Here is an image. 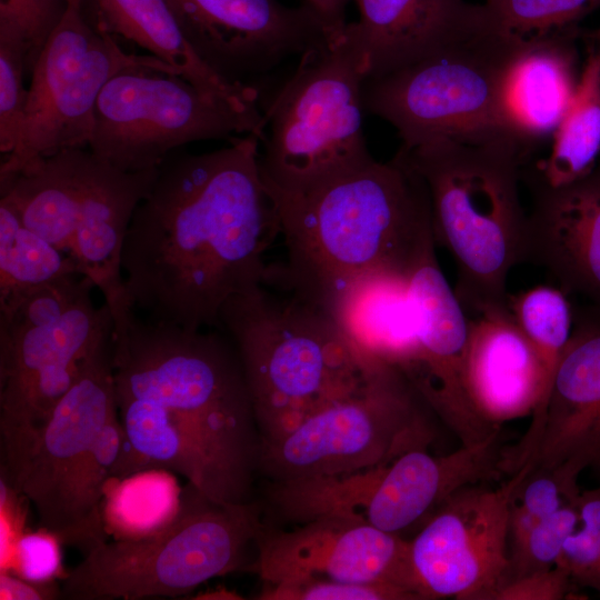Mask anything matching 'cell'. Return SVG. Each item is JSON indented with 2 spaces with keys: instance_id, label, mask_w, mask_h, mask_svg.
Instances as JSON below:
<instances>
[{
  "instance_id": "41",
  "label": "cell",
  "mask_w": 600,
  "mask_h": 600,
  "mask_svg": "<svg viewBox=\"0 0 600 600\" xmlns=\"http://www.w3.org/2000/svg\"><path fill=\"white\" fill-rule=\"evenodd\" d=\"M589 39L592 42V48L600 54V28L589 33Z\"/></svg>"
},
{
  "instance_id": "2",
  "label": "cell",
  "mask_w": 600,
  "mask_h": 600,
  "mask_svg": "<svg viewBox=\"0 0 600 600\" xmlns=\"http://www.w3.org/2000/svg\"><path fill=\"white\" fill-rule=\"evenodd\" d=\"M119 414L179 431L208 464L221 500L243 503L260 436L238 352L223 332L142 320L113 323Z\"/></svg>"
},
{
  "instance_id": "23",
  "label": "cell",
  "mask_w": 600,
  "mask_h": 600,
  "mask_svg": "<svg viewBox=\"0 0 600 600\" xmlns=\"http://www.w3.org/2000/svg\"><path fill=\"white\" fill-rule=\"evenodd\" d=\"M323 309L367 357L401 370L413 360L417 334L409 274L359 276L331 296Z\"/></svg>"
},
{
  "instance_id": "16",
  "label": "cell",
  "mask_w": 600,
  "mask_h": 600,
  "mask_svg": "<svg viewBox=\"0 0 600 600\" xmlns=\"http://www.w3.org/2000/svg\"><path fill=\"white\" fill-rule=\"evenodd\" d=\"M198 56L230 82L266 73L327 41L304 4L278 0H166ZM249 84V83H248Z\"/></svg>"
},
{
  "instance_id": "4",
  "label": "cell",
  "mask_w": 600,
  "mask_h": 600,
  "mask_svg": "<svg viewBox=\"0 0 600 600\" xmlns=\"http://www.w3.org/2000/svg\"><path fill=\"white\" fill-rule=\"evenodd\" d=\"M218 329L240 358L261 444L354 393L380 361L363 354L322 307L263 283L230 298Z\"/></svg>"
},
{
  "instance_id": "21",
  "label": "cell",
  "mask_w": 600,
  "mask_h": 600,
  "mask_svg": "<svg viewBox=\"0 0 600 600\" xmlns=\"http://www.w3.org/2000/svg\"><path fill=\"white\" fill-rule=\"evenodd\" d=\"M530 186L526 262L600 307V162L567 186Z\"/></svg>"
},
{
  "instance_id": "30",
  "label": "cell",
  "mask_w": 600,
  "mask_h": 600,
  "mask_svg": "<svg viewBox=\"0 0 600 600\" xmlns=\"http://www.w3.org/2000/svg\"><path fill=\"white\" fill-rule=\"evenodd\" d=\"M581 471L563 463L554 468H532L516 488L509 511V553L521 544L531 528L566 503H577V479Z\"/></svg>"
},
{
  "instance_id": "5",
  "label": "cell",
  "mask_w": 600,
  "mask_h": 600,
  "mask_svg": "<svg viewBox=\"0 0 600 600\" xmlns=\"http://www.w3.org/2000/svg\"><path fill=\"white\" fill-rule=\"evenodd\" d=\"M399 150L427 186L433 238L457 263L454 292L464 310L506 306L508 274L526 262L519 181L527 150L511 138H440Z\"/></svg>"
},
{
  "instance_id": "26",
  "label": "cell",
  "mask_w": 600,
  "mask_h": 600,
  "mask_svg": "<svg viewBox=\"0 0 600 600\" xmlns=\"http://www.w3.org/2000/svg\"><path fill=\"white\" fill-rule=\"evenodd\" d=\"M600 153V54L590 48L574 96L553 132L550 153L528 172L529 184L558 188L588 174Z\"/></svg>"
},
{
  "instance_id": "17",
  "label": "cell",
  "mask_w": 600,
  "mask_h": 600,
  "mask_svg": "<svg viewBox=\"0 0 600 600\" xmlns=\"http://www.w3.org/2000/svg\"><path fill=\"white\" fill-rule=\"evenodd\" d=\"M469 321L464 387L480 421L496 431L532 414L520 441L502 448L503 468L513 473L527 463L541 428L550 393L546 370L507 304L484 308Z\"/></svg>"
},
{
  "instance_id": "12",
  "label": "cell",
  "mask_w": 600,
  "mask_h": 600,
  "mask_svg": "<svg viewBox=\"0 0 600 600\" xmlns=\"http://www.w3.org/2000/svg\"><path fill=\"white\" fill-rule=\"evenodd\" d=\"M113 334L104 303L91 290L59 320L22 326L0 320L1 466L12 463L79 377L90 354Z\"/></svg>"
},
{
  "instance_id": "36",
  "label": "cell",
  "mask_w": 600,
  "mask_h": 600,
  "mask_svg": "<svg viewBox=\"0 0 600 600\" xmlns=\"http://www.w3.org/2000/svg\"><path fill=\"white\" fill-rule=\"evenodd\" d=\"M67 8L64 0H0V19L17 24L28 40L30 71Z\"/></svg>"
},
{
  "instance_id": "20",
  "label": "cell",
  "mask_w": 600,
  "mask_h": 600,
  "mask_svg": "<svg viewBox=\"0 0 600 600\" xmlns=\"http://www.w3.org/2000/svg\"><path fill=\"white\" fill-rule=\"evenodd\" d=\"M600 458V307L574 313L569 342L551 386L543 420L527 462L563 463L582 471Z\"/></svg>"
},
{
  "instance_id": "19",
  "label": "cell",
  "mask_w": 600,
  "mask_h": 600,
  "mask_svg": "<svg viewBox=\"0 0 600 600\" xmlns=\"http://www.w3.org/2000/svg\"><path fill=\"white\" fill-rule=\"evenodd\" d=\"M500 430L458 450L431 456L410 450L371 469L350 517L397 533L431 513L459 489L500 479Z\"/></svg>"
},
{
  "instance_id": "18",
  "label": "cell",
  "mask_w": 600,
  "mask_h": 600,
  "mask_svg": "<svg viewBox=\"0 0 600 600\" xmlns=\"http://www.w3.org/2000/svg\"><path fill=\"white\" fill-rule=\"evenodd\" d=\"M434 247L424 250L409 273L417 352L402 371L432 412L469 446L497 430L483 426L469 401L464 387L469 316L442 273Z\"/></svg>"
},
{
  "instance_id": "1",
  "label": "cell",
  "mask_w": 600,
  "mask_h": 600,
  "mask_svg": "<svg viewBox=\"0 0 600 600\" xmlns=\"http://www.w3.org/2000/svg\"><path fill=\"white\" fill-rule=\"evenodd\" d=\"M253 133L219 150L167 158L138 204L121 267L128 300L149 319L189 330L219 327L226 302L262 284L281 234Z\"/></svg>"
},
{
  "instance_id": "40",
  "label": "cell",
  "mask_w": 600,
  "mask_h": 600,
  "mask_svg": "<svg viewBox=\"0 0 600 600\" xmlns=\"http://www.w3.org/2000/svg\"><path fill=\"white\" fill-rule=\"evenodd\" d=\"M320 21L328 41L340 38L348 24L346 9L350 0H303Z\"/></svg>"
},
{
  "instance_id": "43",
  "label": "cell",
  "mask_w": 600,
  "mask_h": 600,
  "mask_svg": "<svg viewBox=\"0 0 600 600\" xmlns=\"http://www.w3.org/2000/svg\"><path fill=\"white\" fill-rule=\"evenodd\" d=\"M592 467H596L600 471V458L592 464Z\"/></svg>"
},
{
  "instance_id": "37",
  "label": "cell",
  "mask_w": 600,
  "mask_h": 600,
  "mask_svg": "<svg viewBox=\"0 0 600 600\" xmlns=\"http://www.w3.org/2000/svg\"><path fill=\"white\" fill-rule=\"evenodd\" d=\"M573 587L569 571L557 564L510 579L494 592L491 600H562L571 598Z\"/></svg>"
},
{
  "instance_id": "3",
  "label": "cell",
  "mask_w": 600,
  "mask_h": 600,
  "mask_svg": "<svg viewBox=\"0 0 600 600\" xmlns=\"http://www.w3.org/2000/svg\"><path fill=\"white\" fill-rule=\"evenodd\" d=\"M287 263L264 283L323 308L354 278L376 271L409 274L436 243L421 176L398 150L300 197L273 199Z\"/></svg>"
},
{
  "instance_id": "35",
  "label": "cell",
  "mask_w": 600,
  "mask_h": 600,
  "mask_svg": "<svg viewBox=\"0 0 600 600\" xmlns=\"http://www.w3.org/2000/svg\"><path fill=\"white\" fill-rule=\"evenodd\" d=\"M61 544L59 538L44 528L24 531L16 544L10 572L39 583L64 579L68 571L62 567Z\"/></svg>"
},
{
  "instance_id": "39",
  "label": "cell",
  "mask_w": 600,
  "mask_h": 600,
  "mask_svg": "<svg viewBox=\"0 0 600 600\" xmlns=\"http://www.w3.org/2000/svg\"><path fill=\"white\" fill-rule=\"evenodd\" d=\"M1 600H52L61 599L57 581L39 583L26 580L12 572H0Z\"/></svg>"
},
{
  "instance_id": "7",
  "label": "cell",
  "mask_w": 600,
  "mask_h": 600,
  "mask_svg": "<svg viewBox=\"0 0 600 600\" xmlns=\"http://www.w3.org/2000/svg\"><path fill=\"white\" fill-rule=\"evenodd\" d=\"M262 528L256 502H218L187 482L180 511L168 528L93 548L61 580V599L140 600L187 593L244 568L247 551Z\"/></svg>"
},
{
  "instance_id": "42",
  "label": "cell",
  "mask_w": 600,
  "mask_h": 600,
  "mask_svg": "<svg viewBox=\"0 0 600 600\" xmlns=\"http://www.w3.org/2000/svg\"><path fill=\"white\" fill-rule=\"evenodd\" d=\"M68 4H82V0H64Z\"/></svg>"
},
{
  "instance_id": "27",
  "label": "cell",
  "mask_w": 600,
  "mask_h": 600,
  "mask_svg": "<svg viewBox=\"0 0 600 600\" xmlns=\"http://www.w3.org/2000/svg\"><path fill=\"white\" fill-rule=\"evenodd\" d=\"M174 474L153 468L111 477L101 506L107 536L113 540H139L168 528L181 508L183 487Z\"/></svg>"
},
{
  "instance_id": "25",
  "label": "cell",
  "mask_w": 600,
  "mask_h": 600,
  "mask_svg": "<svg viewBox=\"0 0 600 600\" xmlns=\"http://www.w3.org/2000/svg\"><path fill=\"white\" fill-rule=\"evenodd\" d=\"M101 24L177 70L204 94L247 109L258 107L259 91L230 82L194 51L166 0H94Z\"/></svg>"
},
{
  "instance_id": "33",
  "label": "cell",
  "mask_w": 600,
  "mask_h": 600,
  "mask_svg": "<svg viewBox=\"0 0 600 600\" xmlns=\"http://www.w3.org/2000/svg\"><path fill=\"white\" fill-rule=\"evenodd\" d=\"M578 523L580 516L577 503H566L541 518L521 544L509 553L510 579L557 566L563 544L577 530Z\"/></svg>"
},
{
  "instance_id": "22",
  "label": "cell",
  "mask_w": 600,
  "mask_h": 600,
  "mask_svg": "<svg viewBox=\"0 0 600 600\" xmlns=\"http://www.w3.org/2000/svg\"><path fill=\"white\" fill-rule=\"evenodd\" d=\"M368 59V78L409 67L440 50L496 29L483 4L466 0H350Z\"/></svg>"
},
{
  "instance_id": "34",
  "label": "cell",
  "mask_w": 600,
  "mask_h": 600,
  "mask_svg": "<svg viewBox=\"0 0 600 600\" xmlns=\"http://www.w3.org/2000/svg\"><path fill=\"white\" fill-rule=\"evenodd\" d=\"M259 596L270 600H420L414 592L393 584L327 579L267 586Z\"/></svg>"
},
{
  "instance_id": "14",
  "label": "cell",
  "mask_w": 600,
  "mask_h": 600,
  "mask_svg": "<svg viewBox=\"0 0 600 600\" xmlns=\"http://www.w3.org/2000/svg\"><path fill=\"white\" fill-rule=\"evenodd\" d=\"M112 337L86 360L76 382L21 454L1 467L12 490L32 503L39 526L67 544L72 484L94 440L118 410Z\"/></svg>"
},
{
  "instance_id": "10",
  "label": "cell",
  "mask_w": 600,
  "mask_h": 600,
  "mask_svg": "<svg viewBox=\"0 0 600 600\" xmlns=\"http://www.w3.org/2000/svg\"><path fill=\"white\" fill-rule=\"evenodd\" d=\"M262 111L198 90L180 76L124 70L101 90L89 150L123 171L159 168L189 142L263 134Z\"/></svg>"
},
{
  "instance_id": "9",
  "label": "cell",
  "mask_w": 600,
  "mask_h": 600,
  "mask_svg": "<svg viewBox=\"0 0 600 600\" xmlns=\"http://www.w3.org/2000/svg\"><path fill=\"white\" fill-rule=\"evenodd\" d=\"M432 411L407 374L380 361L354 393L261 444L259 466L276 482L338 476L388 464L434 438Z\"/></svg>"
},
{
  "instance_id": "11",
  "label": "cell",
  "mask_w": 600,
  "mask_h": 600,
  "mask_svg": "<svg viewBox=\"0 0 600 600\" xmlns=\"http://www.w3.org/2000/svg\"><path fill=\"white\" fill-rule=\"evenodd\" d=\"M136 68L179 76L152 54L126 52L101 23L92 27L84 19L81 4H68L31 69L19 138L1 162L0 178L60 150L88 146L101 90Z\"/></svg>"
},
{
  "instance_id": "8",
  "label": "cell",
  "mask_w": 600,
  "mask_h": 600,
  "mask_svg": "<svg viewBox=\"0 0 600 600\" xmlns=\"http://www.w3.org/2000/svg\"><path fill=\"white\" fill-rule=\"evenodd\" d=\"M526 43L497 29L479 33L401 70L367 79L363 109L392 124L407 150L440 138H511L527 150L509 122L504 93Z\"/></svg>"
},
{
  "instance_id": "24",
  "label": "cell",
  "mask_w": 600,
  "mask_h": 600,
  "mask_svg": "<svg viewBox=\"0 0 600 600\" xmlns=\"http://www.w3.org/2000/svg\"><path fill=\"white\" fill-rule=\"evenodd\" d=\"M574 30L527 41L506 82V107L513 132L531 153L553 134L578 86Z\"/></svg>"
},
{
  "instance_id": "29",
  "label": "cell",
  "mask_w": 600,
  "mask_h": 600,
  "mask_svg": "<svg viewBox=\"0 0 600 600\" xmlns=\"http://www.w3.org/2000/svg\"><path fill=\"white\" fill-rule=\"evenodd\" d=\"M507 306L537 350L551 390L573 327V309L566 292L551 286H537L518 294H509Z\"/></svg>"
},
{
  "instance_id": "15",
  "label": "cell",
  "mask_w": 600,
  "mask_h": 600,
  "mask_svg": "<svg viewBox=\"0 0 600 600\" xmlns=\"http://www.w3.org/2000/svg\"><path fill=\"white\" fill-rule=\"evenodd\" d=\"M253 568L267 586L308 579L387 583L427 599L414 574L409 541L366 521L324 517L291 530L258 534Z\"/></svg>"
},
{
  "instance_id": "31",
  "label": "cell",
  "mask_w": 600,
  "mask_h": 600,
  "mask_svg": "<svg viewBox=\"0 0 600 600\" xmlns=\"http://www.w3.org/2000/svg\"><path fill=\"white\" fill-rule=\"evenodd\" d=\"M483 6L497 30L533 41L574 30L600 0H486Z\"/></svg>"
},
{
  "instance_id": "6",
  "label": "cell",
  "mask_w": 600,
  "mask_h": 600,
  "mask_svg": "<svg viewBox=\"0 0 600 600\" xmlns=\"http://www.w3.org/2000/svg\"><path fill=\"white\" fill-rule=\"evenodd\" d=\"M368 59L352 22L304 51L267 104L259 168L273 199L300 197L373 160L362 129Z\"/></svg>"
},
{
  "instance_id": "13",
  "label": "cell",
  "mask_w": 600,
  "mask_h": 600,
  "mask_svg": "<svg viewBox=\"0 0 600 600\" xmlns=\"http://www.w3.org/2000/svg\"><path fill=\"white\" fill-rule=\"evenodd\" d=\"M532 467L527 462L498 488L476 483L459 489L409 541L411 564L427 599L491 600L510 580V502Z\"/></svg>"
},
{
  "instance_id": "38",
  "label": "cell",
  "mask_w": 600,
  "mask_h": 600,
  "mask_svg": "<svg viewBox=\"0 0 600 600\" xmlns=\"http://www.w3.org/2000/svg\"><path fill=\"white\" fill-rule=\"evenodd\" d=\"M26 498L18 494L1 477L0 481V572H10L12 568L16 544L26 531L24 510L22 501Z\"/></svg>"
},
{
  "instance_id": "28",
  "label": "cell",
  "mask_w": 600,
  "mask_h": 600,
  "mask_svg": "<svg viewBox=\"0 0 600 600\" xmlns=\"http://www.w3.org/2000/svg\"><path fill=\"white\" fill-rule=\"evenodd\" d=\"M72 274H81L77 262L0 199V299Z\"/></svg>"
},
{
  "instance_id": "32",
  "label": "cell",
  "mask_w": 600,
  "mask_h": 600,
  "mask_svg": "<svg viewBox=\"0 0 600 600\" xmlns=\"http://www.w3.org/2000/svg\"><path fill=\"white\" fill-rule=\"evenodd\" d=\"M30 71V47L21 29L0 19V151L16 147L29 99L23 77Z\"/></svg>"
}]
</instances>
